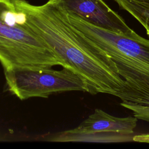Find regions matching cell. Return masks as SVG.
Listing matches in <instances>:
<instances>
[{"instance_id":"2","label":"cell","mask_w":149,"mask_h":149,"mask_svg":"<svg viewBox=\"0 0 149 149\" xmlns=\"http://www.w3.org/2000/svg\"><path fill=\"white\" fill-rule=\"evenodd\" d=\"M0 62L4 70L46 69L56 65L68 68L29 26L24 13L14 0H0Z\"/></svg>"},{"instance_id":"1","label":"cell","mask_w":149,"mask_h":149,"mask_svg":"<svg viewBox=\"0 0 149 149\" xmlns=\"http://www.w3.org/2000/svg\"><path fill=\"white\" fill-rule=\"evenodd\" d=\"M29 26L87 83L89 93L108 94L121 98L128 86L115 62L90 44L69 22L64 9L53 0L34 5L14 0Z\"/></svg>"},{"instance_id":"5","label":"cell","mask_w":149,"mask_h":149,"mask_svg":"<svg viewBox=\"0 0 149 149\" xmlns=\"http://www.w3.org/2000/svg\"><path fill=\"white\" fill-rule=\"evenodd\" d=\"M137 118L112 116L100 109L94 112L77 127L52 137L54 141L122 142L130 140Z\"/></svg>"},{"instance_id":"3","label":"cell","mask_w":149,"mask_h":149,"mask_svg":"<svg viewBox=\"0 0 149 149\" xmlns=\"http://www.w3.org/2000/svg\"><path fill=\"white\" fill-rule=\"evenodd\" d=\"M64 10L69 22L84 38L115 62L128 86L149 83V39L134 31L127 34L110 31Z\"/></svg>"},{"instance_id":"7","label":"cell","mask_w":149,"mask_h":149,"mask_svg":"<svg viewBox=\"0 0 149 149\" xmlns=\"http://www.w3.org/2000/svg\"><path fill=\"white\" fill-rule=\"evenodd\" d=\"M120 105L132 111L137 119L149 122V83L128 86Z\"/></svg>"},{"instance_id":"9","label":"cell","mask_w":149,"mask_h":149,"mask_svg":"<svg viewBox=\"0 0 149 149\" xmlns=\"http://www.w3.org/2000/svg\"><path fill=\"white\" fill-rule=\"evenodd\" d=\"M136 2H145V3H149V0H132Z\"/></svg>"},{"instance_id":"8","label":"cell","mask_w":149,"mask_h":149,"mask_svg":"<svg viewBox=\"0 0 149 149\" xmlns=\"http://www.w3.org/2000/svg\"><path fill=\"white\" fill-rule=\"evenodd\" d=\"M119 8L130 13L146 29L149 39V3L132 0H115Z\"/></svg>"},{"instance_id":"4","label":"cell","mask_w":149,"mask_h":149,"mask_svg":"<svg viewBox=\"0 0 149 149\" xmlns=\"http://www.w3.org/2000/svg\"><path fill=\"white\" fill-rule=\"evenodd\" d=\"M8 90L21 100L33 97L47 98L51 94L69 91L89 93L84 80L67 68H14L4 70Z\"/></svg>"},{"instance_id":"6","label":"cell","mask_w":149,"mask_h":149,"mask_svg":"<svg viewBox=\"0 0 149 149\" xmlns=\"http://www.w3.org/2000/svg\"><path fill=\"white\" fill-rule=\"evenodd\" d=\"M68 12L98 27L118 33L127 34L133 30L117 12L104 0H53Z\"/></svg>"}]
</instances>
